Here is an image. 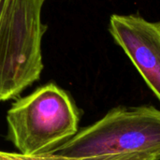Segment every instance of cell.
<instances>
[{"mask_svg":"<svg viewBox=\"0 0 160 160\" xmlns=\"http://www.w3.org/2000/svg\"><path fill=\"white\" fill-rule=\"evenodd\" d=\"M109 31L160 102V21L113 14Z\"/></svg>","mask_w":160,"mask_h":160,"instance_id":"4","label":"cell"},{"mask_svg":"<svg viewBox=\"0 0 160 160\" xmlns=\"http://www.w3.org/2000/svg\"><path fill=\"white\" fill-rule=\"evenodd\" d=\"M44 2L0 0V101L18 97L40 77Z\"/></svg>","mask_w":160,"mask_h":160,"instance_id":"2","label":"cell"},{"mask_svg":"<svg viewBox=\"0 0 160 160\" xmlns=\"http://www.w3.org/2000/svg\"><path fill=\"white\" fill-rule=\"evenodd\" d=\"M8 139L22 156H40L78 132L79 112L66 91L43 85L14 102L7 113Z\"/></svg>","mask_w":160,"mask_h":160,"instance_id":"3","label":"cell"},{"mask_svg":"<svg viewBox=\"0 0 160 160\" xmlns=\"http://www.w3.org/2000/svg\"><path fill=\"white\" fill-rule=\"evenodd\" d=\"M141 153L160 154V110L153 106L113 108L47 154L91 159Z\"/></svg>","mask_w":160,"mask_h":160,"instance_id":"1","label":"cell"},{"mask_svg":"<svg viewBox=\"0 0 160 160\" xmlns=\"http://www.w3.org/2000/svg\"><path fill=\"white\" fill-rule=\"evenodd\" d=\"M0 160H160V154L157 153H141L115 156L103 158H91V159H70L53 154H44L40 156H22L19 153H9L0 151Z\"/></svg>","mask_w":160,"mask_h":160,"instance_id":"5","label":"cell"}]
</instances>
